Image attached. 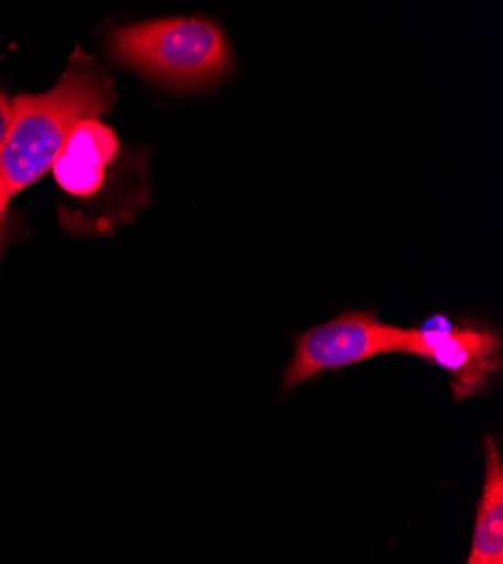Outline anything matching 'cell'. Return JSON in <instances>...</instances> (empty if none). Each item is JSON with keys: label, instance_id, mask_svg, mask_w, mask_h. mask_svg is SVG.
Returning <instances> with one entry per match:
<instances>
[{"label": "cell", "instance_id": "8992f818", "mask_svg": "<svg viewBox=\"0 0 503 564\" xmlns=\"http://www.w3.org/2000/svg\"><path fill=\"white\" fill-rule=\"evenodd\" d=\"M483 449L485 481L466 564H503V460L492 436L485 438Z\"/></svg>", "mask_w": 503, "mask_h": 564}, {"label": "cell", "instance_id": "5b68a950", "mask_svg": "<svg viewBox=\"0 0 503 564\" xmlns=\"http://www.w3.org/2000/svg\"><path fill=\"white\" fill-rule=\"evenodd\" d=\"M118 154V138L111 127L100 120H88L66 140L59 159L53 165L55 178L66 193L90 197L105 181L109 163Z\"/></svg>", "mask_w": 503, "mask_h": 564}, {"label": "cell", "instance_id": "277c9868", "mask_svg": "<svg viewBox=\"0 0 503 564\" xmlns=\"http://www.w3.org/2000/svg\"><path fill=\"white\" fill-rule=\"evenodd\" d=\"M406 355L429 359L451 378V395L463 402L490 387L501 368V337L479 327H451L431 318L411 327Z\"/></svg>", "mask_w": 503, "mask_h": 564}, {"label": "cell", "instance_id": "ba28073f", "mask_svg": "<svg viewBox=\"0 0 503 564\" xmlns=\"http://www.w3.org/2000/svg\"><path fill=\"white\" fill-rule=\"evenodd\" d=\"M6 213H8V206L0 204V251H3V245H6Z\"/></svg>", "mask_w": 503, "mask_h": 564}, {"label": "cell", "instance_id": "7a4b0ae2", "mask_svg": "<svg viewBox=\"0 0 503 564\" xmlns=\"http://www.w3.org/2000/svg\"><path fill=\"white\" fill-rule=\"evenodd\" d=\"M109 48L124 66L176 88L212 84L233 64L223 32L199 17L118 28L109 34Z\"/></svg>", "mask_w": 503, "mask_h": 564}, {"label": "cell", "instance_id": "52a82bcc", "mask_svg": "<svg viewBox=\"0 0 503 564\" xmlns=\"http://www.w3.org/2000/svg\"><path fill=\"white\" fill-rule=\"evenodd\" d=\"M10 124H12V102L8 100L3 90H0V150H3L6 140H8Z\"/></svg>", "mask_w": 503, "mask_h": 564}, {"label": "cell", "instance_id": "6da1fadb", "mask_svg": "<svg viewBox=\"0 0 503 564\" xmlns=\"http://www.w3.org/2000/svg\"><path fill=\"white\" fill-rule=\"evenodd\" d=\"M111 105V77L81 53L73 55L55 88L12 100V124L0 150V204L8 206L51 172L77 124L100 120Z\"/></svg>", "mask_w": 503, "mask_h": 564}, {"label": "cell", "instance_id": "3957f363", "mask_svg": "<svg viewBox=\"0 0 503 564\" xmlns=\"http://www.w3.org/2000/svg\"><path fill=\"white\" fill-rule=\"evenodd\" d=\"M408 327L389 325L373 312H343L296 337L283 389L292 391L321 372L357 366L380 355L406 352Z\"/></svg>", "mask_w": 503, "mask_h": 564}]
</instances>
